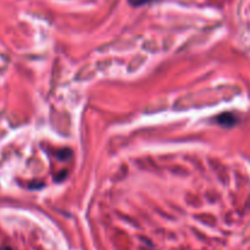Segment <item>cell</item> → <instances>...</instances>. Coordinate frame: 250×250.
Masks as SVG:
<instances>
[{
  "label": "cell",
  "mask_w": 250,
  "mask_h": 250,
  "mask_svg": "<svg viewBox=\"0 0 250 250\" xmlns=\"http://www.w3.org/2000/svg\"><path fill=\"white\" fill-rule=\"evenodd\" d=\"M215 121L220 125V126L224 127H233L236 126L237 122H238V119L234 114L232 112H224V114H220L219 116H216Z\"/></svg>",
  "instance_id": "1"
},
{
  "label": "cell",
  "mask_w": 250,
  "mask_h": 250,
  "mask_svg": "<svg viewBox=\"0 0 250 250\" xmlns=\"http://www.w3.org/2000/svg\"><path fill=\"white\" fill-rule=\"evenodd\" d=\"M127 1H128V4L131 5V6L141 7V6H144V5L150 4V2L156 1V0H127Z\"/></svg>",
  "instance_id": "2"
},
{
  "label": "cell",
  "mask_w": 250,
  "mask_h": 250,
  "mask_svg": "<svg viewBox=\"0 0 250 250\" xmlns=\"http://www.w3.org/2000/svg\"><path fill=\"white\" fill-rule=\"evenodd\" d=\"M0 250H12V249L9 248V247H1V248H0Z\"/></svg>",
  "instance_id": "3"
}]
</instances>
